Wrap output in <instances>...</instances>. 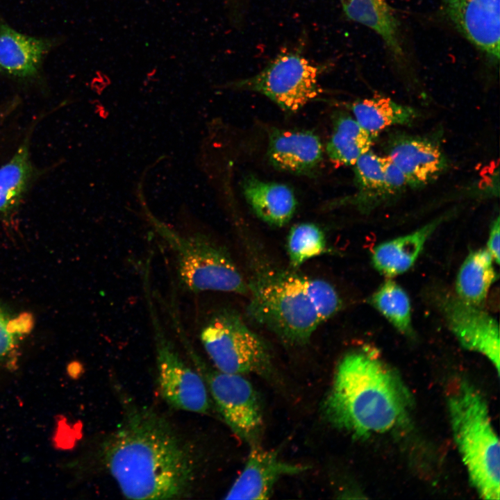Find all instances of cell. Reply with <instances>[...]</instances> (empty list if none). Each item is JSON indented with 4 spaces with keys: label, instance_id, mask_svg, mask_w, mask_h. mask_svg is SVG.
I'll return each instance as SVG.
<instances>
[{
    "label": "cell",
    "instance_id": "6da1fadb",
    "mask_svg": "<svg viewBox=\"0 0 500 500\" xmlns=\"http://www.w3.org/2000/svg\"><path fill=\"white\" fill-rule=\"evenodd\" d=\"M101 455L128 499H180L192 489L196 467L191 451L167 420L150 408L128 406Z\"/></svg>",
    "mask_w": 500,
    "mask_h": 500
},
{
    "label": "cell",
    "instance_id": "7a4b0ae2",
    "mask_svg": "<svg viewBox=\"0 0 500 500\" xmlns=\"http://www.w3.org/2000/svg\"><path fill=\"white\" fill-rule=\"evenodd\" d=\"M412 401L399 374L367 347L340 360L322 410L333 427L360 438L402 425Z\"/></svg>",
    "mask_w": 500,
    "mask_h": 500
},
{
    "label": "cell",
    "instance_id": "3957f363",
    "mask_svg": "<svg viewBox=\"0 0 500 500\" xmlns=\"http://www.w3.org/2000/svg\"><path fill=\"white\" fill-rule=\"evenodd\" d=\"M249 316L293 345L306 344L323 323L309 290V277L269 265L248 282Z\"/></svg>",
    "mask_w": 500,
    "mask_h": 500
},
{
    "label": "cell",
    "instance_id": "277c9868",
    "mask_svg": "<svg viewBox=\"0 0 500 500\" xmlns=\"http://www.w3.org/2000/svg\"><path fill=\"white\" fill-rule=\"evenodd\" d=\"M447 404L453 439L472 486L483 499H499V440L485 399L463 381L449 395Z\"/></svg>",
    "mask_w": 500,
    "mask_h": 500
},
{
    "label": "cell",
    "instance_id": "5b68a950",
    "mask_svg": "<svg viewBox=\"0 0 500 500\" xmlns=\"http://www.w3.org/2000/svg\"><path fill=\"white\" fill-rule=\"evenodd\" d=\"M149 219L158 234L172 250L178 281L187 291L247 294L244 278L228 251L206 234L182 235L153 216Z\"/></svg>",
    "mask_w": 500,
    "mask_h": 500
},
{
    "label": "cell",
    "instance_id": "8992f818",
    "mask_svg": "<svg viewBox=\"0 0 500 500\" xmlns=\"http://www.w3.org/2000/svg\"><path fill=\"white\" fill-rule=\"evenodd\" d=\"M202 346L216 369L229 374L272 372L270 351L265 341L229 308L214 312L200 331Z\"/></svg>",
    "mask_w": 500,
    "mask_h": 500
},
{
    "label": "cell",
    "instance_id": "52a82bcc",
    "mask_svg": "<svg viewBox=\"0 0 500 500\" xmlns=\"http://www.w3.org/2000/svg\"><path fill=\"white\" fill-rule=\"evenodd\" d=\"M322 72V67L299 52L284 51L258 74L231 85L233 88L260 93L283 110L295 112L319 95Z\"/></svg>",
    "mask_w": 500,
    "mask_h": 500
},
{
    "label": "cell",
    "instance_id": "ba28073f",
    "mask_svg": "<svg viewBox=\"0 0 500 500\" xmlns=\"http://www.w3.org/2000/svg\"><path fill=\"white\" fill-rule=\"evenodd\" d=\"M156 348L158 383L160 394L172 408L206 414L210 407L206 383L183 359L160 322L150 295L146 293Z\"/></svg>",
    "mask_w": 500,
    "mask_h": 500
},
{
    "label": "cell",
    "instance_id": "9c48e42d",
    "mask_svg": "<svg viewBox=\"0 0 500 500\" xmlns=\"http://www.w3.org/2000/svg\"><path fill=\"white\" fill-rule=\"evenodd\" d=\"M190 352L194 368L203 377L228 427L251 446L259 444L263 419L260 403L251 383L243 375L210 368L192 351Z\"/></svg>",
    "mask_w": 500,
    "mask_h": 500
},
{
    "label": "cell",
    "instance_id": "30bf717a",
    "mask_svg": "<svg viewBox=\"0 0 500 500\" xmlns=\"http://www.w3.org/2000/svg\"><path fill=\"white\" fill-rule=\"evenodd\" d=\"M441 306L449 327L462 347L486 356L499 374V328L495 319L457 296L444 297Z\"/></svg>",
    "mask_w": 500,
    "mask_h": 500
},
{
    "label": "cell",
    "instance_id": "8fae6325",
    "mask_svg": "<svg viewBox=\"0 0 500 500\" xmlns=\"http://www.w3.org/2000/svg\"><path fill=\"white\" fill-rule=\"evenodd\" d=\"M458 31L490 60L499 59V0H442Z\"/></svg>",
    "mask_w": 500,
    "mask_h": 500
},
{
    "label": "cell",
    "instance_id": "7c38bea8",
    "mask_svg": "<svg viewBox=\"0 0 500 500\" xmlns=\"http://www.w3.org/2000/svg\"><path fill=\"white\" fill-rule=\"evenodd\" d=\"M308 467L283 461L276 451L252 445L242 472L224 499H267L282 476L301 473Z\"/></svg>",
    "mask_w": 500,
    "mask_h": 500
},
{
    "label": "cell",
    "instance_id": "4fadbf2b",
    "mask_svg": "<svg viewBox=\"0 0 500 500\" xmlns=\"http://www.w3.org/2000/svg\"><path fill=\"white\" fill-rule=\"evenodd\" d=\"M388 156L402 171L410 187L422 186L433 181L447 165L438 145L417 137L396 138L390 144Z\"/></svg>",
    "mask_w": 500,
    "mask_h": 500
},
{
    "label": "cell",
    "instance_id": "5bb4252c",
    "mask_svg": "<svg viewBox=\"0 0 500 500\" xmlns=\"http://www.w3.org/2000/svg\"><path fill=\"white\" fill-rule=\"evenodd\" d=\"M267 153L277 169L306 174L320 163L323 148L319 138L310 131L275 130L269 135Z\"/></svg>",
    "mask_w": 500,
    "mask_h": 500
},
{
    "label": "cell",
    "instance_id": "9a60e30c",
    "mask_svg": "<svg viewBox=\"0 0 500 500\" xmlns=\"http://www.w3.org/2000/svg\"><path fill=\"white\" fill-rule=\"evenodd\" d=\"M38 121H33L11 158L0 166V215L8 216L22 202L42 172L31 158V141Z\"/></svg>",
    "mask_w": 500,
    "mask_h": 500
},
{
    "label": "cell",
    "instance_id": "2e32d148",
    "mask_svg": "<svg viewBox=\"0 0 500 500\" xmlns=\"http://www.w3.org/2000/svg\"><path fill=\"white\" fill-rule=\"evenodd\" d=\"M51 45L48 40L24 35L0 24V71L12 77L33 79Z\"/></svg>",
    "mask_w": 500,
    "mask_h": 500
},
{
    "label": "cell",
    "instance_id": "e0dca14e",
    "mask_svg": "<svg viewBox=\"0 0 500 500\" xmlns=\"http://www.w3.org/2000/svg\"><path fill=\"white\" fill-rule=\"evenodd\" d=\"M242 189L251 208L263 222L281 227L292 219L296 199L291 189L285 185L250 176L244 179Z\"/></svg>",
    "mask_w": 500,
    "mask_h": 500
},
{
    "label": "cell",
    "instance_id": "ac0fdd59",
    "mask_svg": "<svg viewBox=\"0 0 500 500\" xmlns=\"http://www.w3.org/2000/svg\"><path fill=\"white\" fill-rule=\"evenodd\" d=\"M442 222L438 219L417 231L384 242L373 251L372 261L378 272L394 277L408 271L417 258L429 236Z\"/></svg>",
    "mask_w": 500,
    "mask_h": 500
},
{
    "label": "cell",
    "instance_id": "d6986e66",
    "mask_svg": "<svg viewBox=\"0 0 500 500\" xmlns=\"http://www.w3.org/2000/svg\"><path fill=\"white\" fill-rule=\"evenodd\" d=\"M339 1L349 19L374 31L394 55H403L399 22L385 0Z\"/></svg>",
    "mask_w": 500,
    "mask_h": 500
},
{
    "label": "cell",
    "instance_id": "ffe728a7",
    "mask_svg": "<svg viewBox=\"0 0 500 500\" xmlns=\"http://www.w3.org/2000/svg\"><path fill=\"white\" fill-rule=\"evenodd\" d=\"M494 262L487 249L471 251L456 276V296L476 306L483 304L490 288L498 278Z\"/></svg>",
    "mask_w": 500,
    "mask_h": 500
},
{
    "label": "cell",
    "instance_id": "44dd1931",
    "mask_svg": "<svg viewBox=\"0 0 500 500\" xmlns=\"http://www.w3.org/2000/svg\"><path fill=\"white\" fill-rule=\"evenodd\" d=\"M351 109L356 122L374 137L388 127L407 125L417 117V112L412 107L385 97L377 96L354 101Z\"/></svg>",
    "mask_w": 500,
    "mask_h": 500
},
{
    "label": "cell",
    "instance_id": "7402d4cb",
    "mask_svg": "<svg viewBox=\"0 0 500 500\" xmlns=\"http://www.w3.org/2000/svg\"><path fill=\"white\" fill-rule=\"evenodd\" d=\"M375 138L354 118L340 115L334 122L326 153L330 160L338 165H353L363 153L370 150Z\"/></svg>",
    "mask_w": 500,
    "mask_h": 500
},
{
    "label": "cell",
    "instance_id": "603a6c76",
    "mask_svg": "<svg viewBox=\"0 0 500 500\" xmlns=\"http://www.w3.org/2000/svg\"><path fill=\"white\" fill-rule=\"evenodd\" d=\"M369 302L399 331L412 334L410 299L399 284L385 281L371 296Z\"/></svg>",
    "mask_w": 500,
    "mask_h": 500
},
{
    "label": "cell",
    "instance_id": "cb8c5ba5",
    "mask_svg": "<svg viewBox=\"0 0 500 500\" xmlns=\"http://www.w3.org/2000/svg\"><path fill=\"white\" fill-rule=\"evenodd\" d=\"M328 251L322 230L312 223L293 226L287 238V252L290 265L295 270L304 262Z\"/></svg>",
    "mask_w": 500,
    "mask_h": 500
},
{
    "label": "cell",
    "instance_id": "d4e9b609",
    "mask_svg": "<svg viewBox=\"0 0 500 500\" xmlns=\"http://www.w3.org/2000/svg\"><path fill=\"white\" fill-rule=\"evenodd\" d=\"M386 156H380L369 150L354 163L356 185L360 190V199L367 195L387 193L385 185Z\"/></svg>",
    "mask_w": 500,
    "mask_h": 500
},
{
    "label": "cell",
    "instance_id": "484cf974",
    "mask_svg": "<svg viewBox=\"0 0 500 500\" xmlns=\"http://www.w3.org/2000/svg\"><path fill=\"white\" fill-rule=\"evenodd\" d=\"M18 334V328L10 317L0 308V361L11 353Z\"/></svg>",
    "mask_w": 500,
    "mask_h": 500
},
{
    "label": "cell",
    "instance_id": "4316f807",
    "mask_svg": "<svg viewBox=\"0 0 500 500\" xmlns=\"http://www.w3.org/2000/svg\"><path fill=\"white\" fill-rule=\"evenodd\" d=\"M385 185L387 193H394L408 186V183L402 171L386 156L385 171Z\"/></svg>",
    "mask_w": 500,
    "mask_h": 500
},
{
    "label": "cell",
    "instance_id": "83f0119b",
    "mask_svg": "<svg viewBox=\"0 0 500 500\" xmlns=\"http://www.w3.org/2000/svg\"><path fill=\"white\" fill-rule=\"evenodd\" d=\"M499 235L500 221L499 217H497L491 226L487 244V250L497 264L499 263Z\"/></svg>",
    "mask_w": 500,
    "mask_h": 500
}]
</instances>
